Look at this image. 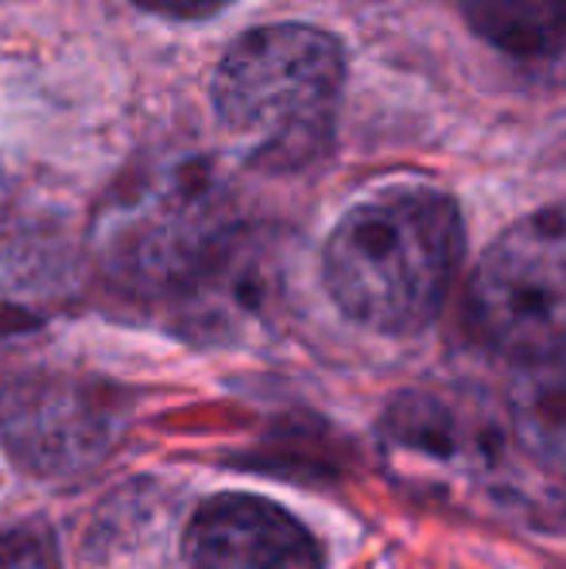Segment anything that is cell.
I'll return each instance as SVG.
<instances>
[{
    "label": "cell",
    "instance_id": "cell-1",
    "mask_svg": "<svg viewBox=\"0 0 566 569\" xmlns=\"http://www.w3.org/2000/svg\"><path fill=\"white\" fill-rule=\"evenodd\" d=\"M237 232V198L218 163L159 156L129 167L98 202L90 260L113 291L140 302H175Z\"/></svg>",
    "mask_w": 566,
    "mask_h": 569
},
{
    "label": "cell",
    "instance_id": "cell-2",
    "mask_svg": "<svg viewBox=\"0 0 566 569\" xmlns=\"http://www.w3.org/2000/svg\"><path fill=\"white\" fill-rule=\"evenodd\" d=\"M461 218L450 194L388 187L334 226L322 279L346 318L377 333H416L438 315L461 263Z\"/></svg>",
    "mask_w": 566,
    "mask_h": 569
},
{
    "label": "cell",
    "instance_id": "cell-3",
    "mask_svg": "<svg viewBox=\"0 0 566 569\" xmlns=\"http://www.w3.org/2000/svg\"><path fill=\"white\" fill-rule=\"evenodd\" d=\"M346 82L338 39L307 23H265L237 39L214 74L221 124L276 167L318 156Z\"/></svg>",
    "mask_w": 566,
    "mask_h": 569
},
{
    "label": "cell",
    "instance_id": "cell-4",
    "mask_svg": "<svg viewBox=\"0 0 566 569\" xmlns=\"http://www.w3.org/2000/svg\"><path fill=\"white\" fill-rule=\"evenodd\" d=\"M377 435L396 477L446 500L505 492L516 453H528L513 415L466 388L404 391L380 415Z\"/></svg>",
    "mask_w": 566,
    "mask_h": 569
},
{
    "label": "cell",
    "instance_id": "cell-5",
    "mask_svg": "<svg viewBox=\"0 0 566 569\" xmlns=\"http://www.w3.org/2000/svg\"><path fill=\"white\" fill-rule=\"evenodd\" d=\"M477 341L520 372L563 365L566 237L563 213L544 210L493 240L469 283Z\"/></svg>",
    "mask_w": 566,
    "mask_h": 569
},
{
    "label": "cell",
    "instance_id": "cell-6",
    "mask_svg": "<svg viewBox=\"0 0 566 569\" xmlns=\"http://www.w3.org/2000/svg\"><path fill=\"white\" fill-rule=\"evenodd\" d=\"M132 399L86 376H23L0 388V442L36 477H82L121 446Z\"/></svg>",
    "mask_w": 566,
    "mask_h": 569
},
{
    "label": "cell",
    "instance_id": "cell-7",
    "mask_svg": "<svg viewBox=\"0 0 566 569\" xmlns=\"http://www.w3.org/2000/svg\"><path fill=\"white\" fill-rule=\"evenodd\" d=\"M182 562L187 569H322V550L280 503L226 492L190 516Z\"/></svg>",
    "mask_w": 566,
    "mask_h": 569
},
{
    "label": "cell",
    "instance_id": "cell-8",
    "mask_svg": "<svg viewBox=\"0 0 566 569\" xmlns=\"http://www.w3.org/2000/svg\"><path fill=\"white\" fill-rule=\"evenodd\" d=\"M67 299V263L39 232L0 221V338L31 333Z\"/></svg>",
    "mask_w": 566,
    "mask_h": 569
},
{
    "label": "cell",
    "instance_id": "cell-9",
    "mask_svg": "<svg viewBox=\"0 0 566 569\" xmlns=\"http://www.w3.org/2000/svg\"><path fill=\"white\" fill-rule=\"evenodd\" d=\"M469 28L500 51L547 59L563 47V0H461Z\"/></svg>",
    "mask_w": 566,
    "mask_h": 569
},
{
    "label": "cell",
    "instance_id": "cell-10",
    "mask_svg": "<svg viewBox=\"0 0 566 569\" xmlns=\"http://www.w3.org/2000/svg\"><path fill=\"white\" fill-rule=\"evenodd\" d=\"M0 569H62V558L43 527H12L0 531Z\"/></svg>",
    "mask_w": 566,
    "mask_h": 569
},
{
    "label": "cell",
    "instance_id": "cell-11",
    "mask_svg": "<svg viewBox=\"0 0 566 569\" xmlns=\"http://www.w3.org/2000/svg\"><path fill=\"white\" fill-rule=\"evenodd\" d=\"M143 12L167 16V20H206V16H218L221 8H229L234 0H132Z\"/></svg>",
    "mask_w": 566,
    "mask_h": 569
}]
</instances>
